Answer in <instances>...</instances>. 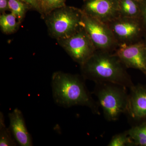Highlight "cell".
Masks as SVG:
<instances>
[{
  "instance_id": "obj_24",
  "label": "cell",
  "mask_w": 146,
  "mask_h": 146,
  "mask_svg": "<svg viewBox=\"0 0 146 146\" xmlns=\"http://www.w3.org/2000/svg\"><path fill=\"white\" fill-rule=\"evenodd\" d=\"M145 74L146 75V72H145Z\"/></svg>"
},
{
  "instance_id": "obj_17",
  "label": "cell",
  "mask_w": 146,
  "mask_h": 146,
  "mask_svg": "<svg viewBox=\"0 0 146 146\" xmlns=\"http://www.w3.org/2000/svg\"><path fill=\"white\" fill-rule=\"evenodd\" d=\"M66 0H42V17L55 9L63 7L65 5Z\"/></svg>"
},
{
  "instance_id": "obj_18",
  "label": "cell",
  "mask_w": 146,
  "mask_h": 146,
  "mask_svg": "<svg viewBox=\"0 0 146 146\" xmlns=\"http://www.w3.org/2000/svg\"><path fill=\"white\" fill-rule=\"evenodd\" d=\"M108 146H134L132 140L128 135L126 131L113 136L110 141Z\"/></svg>"
},
{
  "instance_id": "obj_2",
  "label": "cell",
  "mask_w": 146,
  "mask_h": 146,
  "mask_svg": "<svg viewBox=\"0 0 146 146\" xmlns=\"http://www.w3.org/2000/svg\"><path fill=\"white\" fill-rule=\"evenodd\" d=\"M82 76L56 72L52 77L51 86L55 102L65 108L85 106L100 115L99 106L92 98Z\"/></svg>"
},
{
  "instance_id": "obj_22",
  "label": "cell",
  "mask_w": 146,
  "mask_h": 146,
  "mask_svg": "<svg viewBox=\"0 0 146 146\" xmlns=\"http://www.w3.org/2000/svg\"><path fill=\"white\" fill-rule=\"evenodd\" d=\"M143 40L144 43H145V45L146 47V31L145 35H144L143 39Z\"/></svg>"
},
{
  "instance_id": "obj_19",
  "label": "cell",
  "mask_w": 146,
  "mask_h": 146,
  "mask_svg": "<svg viewBox=\"0 0 146 146\" xmlns=\"http://www.w3.org/2000/svg\"><path fill=\"white\" fill-rule=\"evenodd\" d=\"M29 6L31 8L42 14V0H22Z\"/></svg>"
},
{
  "instance_id": "obj_13",
  "label": "cell",
  "mask_w": 146,
  "mask_h": 146,
  "mask_svg": "<svg viewBox=\"0 0 146 146\" xmlns=\"http://www.w3.org/2000/svg\"><path fill=\"white\" fill-rule=\"evenodd\" d=\"M21 23L12 13H2L0 16L1 30L5 34H11L15 32Z\"/></svg>"
},
{
  "instance_id": "obj_11",
  "label": "cell",
  "mask_w": 146,
  "mask_h": 146,
  "mask_svg": "<svg viewBox=\"0 0 146 146\" xmlns=\"http://www.w3.org/2000/svg\"><path fill=\"white\" fill-rule=\"evenodd\" d=\"M9 129L16 143L21 146L33 145L31 135L27 129L22 112L16 108L9 114Z\"/></svg>"
},
{
  "instance_id": "obj_1",
  "label": "cell",
  "mask_w": 146,
  "mask_h": 146,
  "mask_svg": "<svg viewBox=\"0 0 146 146\" xmlns=\"http://www.w3.org/2000/svg\"><path fill=\"white\" fill-rule=\"evenodd\" d=\"M80 68L84 79L95 83L111 82L129 89L134 85L127 68L114 52L96 50Z\"/></svg>"
},
{
  "instance_id": "obj_15",
  "label": "cell",
  "mask_w": 146,
  "mask_h": 146,
  "mask_svg": "<svg viewBox=\"0 0 146 146\" xmlns=\"http://www.w3.org/2000/svg\"><path fill=\"white\" fill-rule=\"evenodd\" d=\"M17 144L9 128L6 126L2 112H0V146H14Z\"/></svg>"
},
{
  "instance_id": "obj_4",
  "label": "cell",
  "mask_w": 146,
  "mask_h": 146,
  "mask_svg": "<svg viewBox=\"0 0 146 146\" xmlns=\"http://www.w3.org/2000/svg\"><path fill=\"white\" fill-rule=\"evenodd\" d=\"M81 9L65 5L43 16L50 36L59 40L68 38L82 28Z\"/></svg>"
},
{
  "instance_id": "obj_8",
  "label": "cell",
  "mask_w": 146,
  "mask_h": 146,
  "mask_svg": "<svg viewBox=\"0 0 146 146\" xmlns=\"http://www.w3.org/2000/svg\"><path fill=\"white\" fill-rule=\"evenodd\" d=\"M84 13L108 24L119 17L118 0H83Z\"/></svg>"
},
{
  "instance_id": "obj_16",
  "label": "cell",
  "mask_w": 146,
  "mask_h": 146,
  "mask_svg": "<svg viewBox=\"0 0 146 146\" xmlns=\"http://www.w3.org/2000/svg\"><path fill=\"white\" fill-rule=\"evenodd\" d=\"M9 8L11 13L16 16L21 23L25 18L27 11L31 9L28 5L22 0H9Z\"/></svg>"
},
{
  "instance_id": "obj_10",
  "label": "cell",
  "mask_w": 146,
  "mask_h": 146,
  "mask_svg": "<svg viewBox=\"0 0 146 146\" xmlns=\"http://www.w3.org/2000/svg\"><path fill=\"white\" fill-rule=\"evenodd\" d=\"M126 113L132 120L140 121L146 118V88L133 85L130 89Z\"/></svg>"
},
{
  "instance_id": "obj_23",
  "label": "cell",
  "mask_w": 146,
  "mask_h": 146,
  "mask_svg": "<svg viewBox=\"0 0 146 146\" xmlns=\"http://www.w3.org/2000/svg\"><path fill=\"white\" fill-rule=\"evenodd\" d=\"M135 1L137 2H138L139 3H141V2H142L143 0H134Z\"/></svg>"
},
{
  "instance_id": "obj_14",
  "label": "cell",
  "mask_w": 146,
  "mask_h": 146,
  "mask_svg": "<svg viewBox=\"0 0 146 146\" xmlns=\"http://www.w3.org/2000/svg\"><path fill=\"white\" fill-rule=\"evenodd\" d=\"M134 146H146V122L126 131Z\"/></svg>"
},
{
  "instance_id": "obj_12",
  "label": "cell",
  "mask_w": 146,
  "mask_h": 146,
  "mask_svg": "<svg viewBox=\"0 0 146 146\" xmlns=\"http://www.w3.org/2000/svg\"><path fill=\"white\" fill-rule=\"evenodd\" d=\"M118 1L119 16L140 18V3L134 0H118Z\"/></svg>"
},
{
  "instance_id": "obj_3",
  "label": "cell",
  "mask_w": 146,
  "mask_h": 146,
  "mask_svg": "<svg viewBox=\"0 0 146 146\" xmlns=\"http://www.w3.org/2000/svg\"><path fill=\"white\" fill-rule=\"evenodd\" d=\"M94 94L104 117L110 121L118 120L126 113L128 103L127 88L111 82L96 83Z\"/></svg>"
},
{
  "instance_id": "obj_20",
  "label": "cell",
  "mask_w": 146,
  "mask_h": 146,
  "mask_svg": "<svg viewBox=\"0 0 146 146\" xmlns=\"http://www.w3.org/2000/svg\"><path fill=\"white\" fill-rule=\"evenodd\" d=\"M141 9V19L142 23L146 30V0H143L140 3Z\"/></svg>"
},
{
  "instance_id": "obj_21",
  "label": "cell",
  "mask_w": 146,
  "mask_h": 146,
  "mask_svg": "<svg viewBox=\"0 0 146 146\" xmlns=\"http://www.w3.org/2000/svg\"><path fill=\"white\" fill-rule=\"evenodd\" d=\"M9 11V0H0V11L1 13H5L7 11Z\"/></svg>"
},
{
  "instance_id": "obj_6",
  "label": "cell",
  "mask_w": 146,
  "mask_h": 146,
  "mask_svg": "<svg viewBox=\"0 0 146 146\" xmlns=\"http://www.w3.org/2000/svg\"><path fill=\"white\" fill-rule=\"evenodd\" d=\"M57 41L71 58L80 66L83 65L97 50L83 27L70 37Z\"/></svg>"
},
{
  "instance_id": "obj_7",
  "label": "cell",
  "mask_w": 146,
  "mask_h": 146,
  "mask_svg": "<svg viewBox=\"0 0 146 146\" xmlns=\"http://www.w3.org/2000/svg\"><path fill=\"white\" fill-rule=\"evenodd\" d=\"M82 25L89 35L97 50L112 52L119 47L107 24L84 13Z\"/></svg>"
},
{
  "instance_id": "obj_9",
  "label": "cell",
  "mask_w": 146,
  "mask_h": 146,
  "mask_svg": "<svg viewBox=\"0 0 146 146\" xmlns=\"http://www.w3.org/2000/svg\"><path fill=\"white\" fill-rule=\"evenodd\" d=\"M114 53L127 68L146 72V47L143 40L118 47Z\"/></svg>"
},
{
  "instance_id": "obj_5",
  "label": "cell",
  "mask_w": 146,
  "mask_h": 146,
  "mask_svg": "<svg viewBox=\"0 0 146 146\" xmlns=\"http://www.w3.org/2000/svg\"><path fill=\"white\" fill-rule=\"evenodd\" d=\"M107 24L119 47L131 44L143 40L146 31L139 18L119 16Z\"/></svg>"
}]
</instances>
